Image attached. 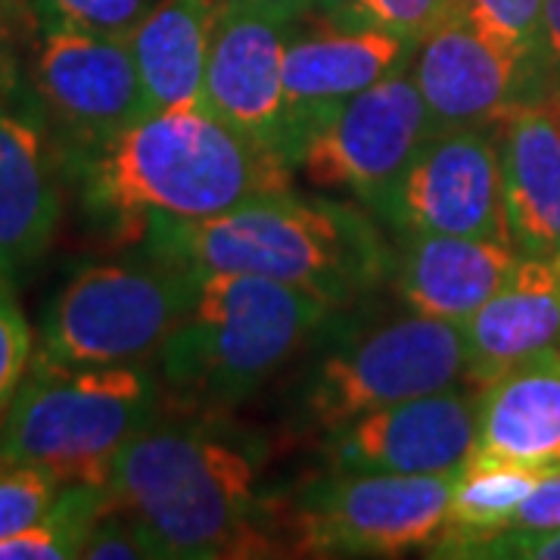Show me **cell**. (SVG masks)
Here are the masks:
<instances>
[{
  "label": "cell",
  "instance_id": "obj_15",
  "mask_svg": "<svg viewBox=\"0 0 560 560\" xmlns=\"http://www.w3.org/2000/svg\"><path fill=\"white\" fill-rule=\"evenodd\" d=\"M415 47V40L368 25H330L327 32L290 40L283 60V94L293 172L302 143L320 121L355 94L408 69Z\"/></svg>",
  "mask_w": 560,
  "mask_h": 560
},
{
  "label": "cell",
  "instance_id": "obj_2",
  "mask_svg": "<svg viewBox=\"0 0 560 560\" xmlns=\"http://www.w3.org/2000/svg\"><path fill=\"white\" fill-rule=\"evenodd\" d=\"M265 445L200 420H153L106 480L109 508L131 517L150 558L271 555L259 492Z\"/></svg>",
  "mask_w": 560,
  "mask_h": 560
},
{
  "label": "cell",
  "instance_id": "obj_19",
  "mask_svg": "<svg viewBox=\"0 0 560 560\" xmlns=\"http://www.w3.org/2000/svg\"><path fill=\"white\" fill-rule=\"evenodd\" d=\"M464 381L486 386L560 346V259H526L464 324Z\"/></svg>",
  "mask_w": 560,
  "mask_h": 560
},
{
  "label": "cell",
  "instance_id": "obj_3",
  "mask_svg": "<svg viewBox=\"0 0 560 560\" xmlns=\"http://www.w3.org/2000/svg\"><path fill=\"white\" fill-rule=\"evenodd\" d=\"M187 271L256 275L315 290L337 308L393 271L377 224L355 206L265 194L212 219L153 224L138 241Z\"/></svg>",
  "mask_w": 560,
  "mask_h": 560
},
{
  "label": "cell",
  "instance_id": "obj_18",
  "mask_svg": "<svg viewBox=\"0 0 560 560\" xmlns=\"http://www.w3.org/2000/svg\"><path fill=\"white\" fill-rule=\"evenodd\" d=\"M521 259V253L499 237L408 234L389 275H396V287L411 312L464 324L511 280Z\"/></svg>",
  "mask_w": 560,
  "mask_h": 560
},
{
  "label": "cell",
  "instance_id": "obj_21",
  "mask_svg": "<svg viewBox=\"0 0 560 560\" xmlns=\"http://www.w3.org/2000/svg\"><path fill=\"white\" fill-rule=\"evenodd\" d=\"M224 0H160L128 35L147 109L206 106V66Z\"/></svg>",
  "mask_w": 560,
  "mask_h": 560
},
{
  "label": "cell",
  "instance_id": "obj_32",
  "mask_svg": "<svg viewBox=\"0 0 560 560\" xmlns=\"http://www.w3.org/2000/svg\"><path fill=\"white\" fill-rule=\"evenodd\" d=\"M541 60L548 79L560 88V0L541 3Z\"/></svg>",
  "mask_w": 560,
  "mask_h": 560
},
{
  "label": "cell",
  "instance_id": "obj_20",
  "mask_svg": "<svg viewBox=\"0 0 560 560\" xmlns=\"http://www.w3.org/2000/svg\"><path fill=\"white\" fill-rule=\"evenodd\" d=\"M477 452L492 458L560 464V352H541L477 393Z\"/></svg>",
  "mask_w": 560,
  "mask_h": 560
},
{
  "label": "cell",
  "instance_id": "obj_16",
  "mask_svg": "<svg viewBox=\"0 0 560 560\" xmlns=\"http://www.w3.org/2000/svg\"><path fill=\"white\" fill-rule=\"evenodd\" d=\"M0 97V280L13 283L57 237L62 178L38 103L20 109Z\"/></svg>",
  "mask_w": 560,
  "mask_h": 560
},
{
  "label": "cell",
  "instance_id": "obj_12",
  "mask_svg": "<svg viewBox=\"0 0 560 560\" xmlns=\"http://www.w3.org/2000/svg\"><path fill=\"white\" fill-rule=\"evenodd\" d=\"M405 234H504V180L495 128H448L423 143L377 212Z\"/></svg>",
  "mask_w": 560,
  "mask_h": 560
},
{
  "label": "cell",
  "instance_id": "obj_10",
  "mask_svg": "<svg viewBox=\"0 0 560 560\" xmlns=\"http://www.w3.org/2000/svg\"><path fill=\"white\" fill-rule=\"evenodd\" d=\"M455 474H334L300 499L296 545L318 555L399 558L436 545Z\"/></svg>",
  "mask_w": 560,
  "mask_h": 560
},
{
  "label": "cell",
  "instance_id": "obj_7",
  "mask_svg": "<svg viewBox=\"0 0 560 560\" xmlns=\"http://www.w3.org/2000/svg\"><path fill=\"white\" fill-rule=\"evenodd\" d=\"M464 364V327L411 312L330 352L305 386L302 408L330 436L377 408L458 386Z\"/></svg>",
  "mask_w": 560,
  "mask_h": 560
},
{
  "label": "cell",
  "instance_id": "obj_6",
  "mask_svg": "<svg viewBox=\"0 0 560 560\" xmlns=\"http://www.w3.org/2000/svg\"><path fill=\"white\" fill-rule=\"evenodd\" d=\"M197 296V271L138 249L81 265L40 315L35 359L103 368L160 355Z\"/></svg>",
  "mask_w": 560,
  "mask_h": 560
},
{
  "label": "cell",
  "instance_id": "obj_14",
  "mask_svg": "<svg viewBox=\"0 0 560 560\" xmlns=\"http://www.w3.org/2000/svg\"><path fill=\"white\" fill-rule=\"evenodd\" d=\"M293 22L241 0L221 3L202 103L241 135L290 162L283 60Z\"/></svg>",
  "mask_w": 560,
  "mask_h": 560
},
{
  "label": "cell",
  "instance_id": "obj_34",
  "mask_svg": "<svg viewBox=\"0 0 560 560\" xmlns=\"http://www.w3.org/2000/svg\"><path fill=\"white\" fill-rule=\"evenodd\" d=\"M241 3L259 7V10L271 13V16H280V20L296 22L300 16L308 13V3H312V0H241Z\"/></svg>",
  "mask_w": 560,
  "mask_h": 560
},
{
  "label": "cell",
  "instance_id": "obj_9",
  "mask_svg": "<svg viewBox=\"0 0 560 560\" xmlns=\"http://www.w3.org/2000/svg\"><path fill=\"white\" fill-rule=\"evenodd\" d=\"M38 28L32 94L60 160L72 168L150 109L128 38L72 25Z\"/></svg>",
  "mask_w": 560,
  "mask_h": 560
},
{
  "label": "cell",
  "instance_id": "obj_8",
  "mask_svg": "<svg viewBox=\"0 0 560 560\" xmlns=\"http://www.w3.org/2000/svg\"><path fill=\"white\" fill-rule=\"evenodd\" d=\"M433 135L436 121L408 66L320 121L302 143L296 172L318 190L349 194L381 212Z\"/></svg>",
  "mask_w": 560,
  "mask_h": 560
},
{
  "label": "cell",
  "instance_id": "obj_11",
  "mask_svg": "<svg viewBox=\"0 0 560 560\" xmlns=\"http://www.w3.org/2000/svg\"><path fill=\"white\" fill-rule=\"evenodd\" d=\"M411 79L436 131L495 128L517 106L545 97L551 81L539 60L489 38L458 7L415 47Z\"/></svg>",
  "mask_w": 560,
  "mask_h": 560
},
{
  "label": "cell",
  "instance_id": "obj_35",
  "mask_svg": "<svg viewBox=\"0 0 560 560\" xmlns=\"http://www.w3.org/2000/svg\"><path fill=\"white\" fill-rule=\"evenodd\" d=\"M349 7H352V0H312L308 3V13H315V16L327 20L330 25H337L349 13Z\"/></svg>",
  "mask_w": 560,
  "mask_h": 560
},
{
  "label": "cell",
  "instance_id": "obj_25",
  "mask_svg": "<svg viewBox=\"0 0 560 560\" xmlns=\"http://www.w3.org/2000/svg\"><path fill=\"white\" fill-rule=\"evenodd\" d=\"M160 0H35L38 25H72L128 38Z\"/></svg>",
  "mask_w": 560,
  "mask_h": 560
},
{
  "label": "cell",
  "instance_id": "obj_27",
  "mask_svg": "<svg viewBox=\"0 0 560 560\" xmlns=\"http://www.w3.org/2000/svg\"><path fill=\"white\" fill-rule=\"evenodd\" d=\"M458 0H352L349 13L337 25H368L401 38H427L436 25L452 16Z\"/></svg>",
  "mask_w": 560,
  "mask_h": 560
},
{
  "label": "cell",
  "instance_id": "obj_28",
  "mask_svg": "<svg viewBox=\"0 0 560 560\" xmlns=\"http://www.w3.org/2000/svg\"><path fill=\"white\" fill-rule=\"evenodd\" d=\"M35 359V334L22 315L10 283L0 280V420L20 393L22 381Z\"/></svg>",
  "mask_w": 560,
  "mask_h": 560
},
{
  "label": "cell",
  "instance_id": "obj_23",
  "mask_svg": "<svg viewBox=\"0 0 560 560\" xmlns=\"http://www.w3.org/2000/svg\"><path fill=\"white\" fill-rule=\"evenodd\" d=\"M109 511L106 486L66 482L54 508L38 523L0 539V560H75L94 523Z\"/></svg>",
  "mask_w": 560,
  "mask_h": 560
},
{
  "label": "cell",
  "instance_id": "obj_1",
  "mask_svg": "<svg viewBox=\"0 0 560 560\" xmlns=\"http://www.w3.org/2000/svg\"><path fill=\"white\" fill-rule=\"evenodd\" d=\"M91 219L138 243L153 224L231 212L293 187V165L209 106L153 109L69 168Z\"/></svg>",
  "mask_w": 560,
  "mask_h": 560
},
{
  "label": "cell",
  "instance_id": "obj_22",
  "mask_svg": "<svg viewBox=\"0 0 560 560\" xmlns=\"http://www.w3.org/2000/svg\"><path fill=\"white\" fill-rule=\"evenodd\" d=\"M548 467L517 464L477 452L455 474L445 533L436 541V558H464L467 548L511 529L514 514L539 486Z\"/></svg>",
  "mask_w": 560,
  "mask_h": 560
},
{
  "label": "cell",
  "instance_id": "obj_4",
  "mask_svg": "<svg viewBox=\"0 0 560 560\" xmlns=\"http://www.w3.org/2000/svg\"><path fill=\"white\" fill-rule=\"evenodd\" d=\"M334 312V302L296 283L200 271L190 312L162 342V383L194 405H237Z\"/></svg>",
  "mask_w": 560,
  "mask_h": 560
},
{
  "label": "cell",
  "instance_id": "obj_17",
  "mask_svg": "<svg viewBox=\"0 0 560 560\" xmlns=\"http://www.w3.org/2000/svg\"><path fill=\"white\" fill-rule=\"evenodd\" d=\"M499 150L508 243L526 259H560V94L517 106Z\"/></svg>",
  "mask_w": 560,
  "mask_h": 560
},
{
  "label": "cell",
  "instance_id": "obj_33",
  "mask_svg": "<svg viewBox=\"0 0 560 560\" xmlns=\"http://www.w3.org/2000/svg\"><path fill=\"white\" fill-rule=\"evenodd\" d=\"M13 28H10V13H7V0H0V97L7 91H13Z\"/></svg>",
  "mask_w": 560,
  "mask_h": 560
},
{
  "label": "cell",
  "instance_id": "obj_5",
  "mask_svg": "<svg viewBox=\"0 0 560 560\" xmlns=\"http://www.w3.org/2000/svg\"><path fill=\"white\" fill-rule=\"evenodd\" d=\"M160 396L147 361L62 368L32 359L0 420V460L40 467L62 486H106L121 448L160 418Z\"/></svg>",
  "mask_w": 560,
  "mask_h": 560
},
{
  "label": "cell",
  "instance_id": "obj_30",
  "mask_svg": "<svg viewBox=\"0 0 560 560\" xmlns=\"http://www.w3.org/2000/svg\"><path fill=\"white\" fill-rule=\"evenodd\" d=\"M464 558L560 560V526L551 529H504L464 551Z\"/></svg>",
  "mask_w": 560,
  "mask_h": 560
},
{
  "label": "cell",
  "instance_id": "obj_26",
  "mask_svg": "<svg viewBox=\"0 0 560 560\" xmlns=\"http://www.w3.org/2000/svg\"><path fill=\"white\" fill-rule=\"evenodd\" d=\"M62 482L32 464L0 460V539L38 523L60 495Z\"/></svg>",
  "mask_w": 560,
  "mask_h": 560
},
{
  "label": "cell",
  "instance_id": "obj_13",
  "mask_svg": "<svg viewBox=\"0 0 560 560\" xmlns=\"http://www.w3.org/2000/svg\"><path fill=\"white\" fill-rule=\"evenodd\" d=\"M337 474H458L477 455V393L448 386L361 415L330 433Z\"/></svg>",
  "mask_w": 560,
  "mask_h": 560
},
{
  "label": "cell",
  "instance_id": "obj_31",
  "mask_svg": "<svg viewBox=\"0 0 560 560\" xmlns=\"http://www.w3.org/2000/svg\"><path fill=\"white\" fill-rule=\"evenodd\" d=\"M551 526H560V464L548 467V474L529 492V499L523 501L511 523V529H551Z\"/></svg>",
  "mask_w": 560,
  "mask_h": 560
},
{
  "label": "cell",
  "instance_id": "obj_36",
  "mask_svg": "<svg viewBox=\"0 0 560 560\" xmlns=\"http://www.w3.org/2000/svg\"><path fill=\"white\" fill-rule=\"evenodd\" d=\"M558 352H560V346H558Z\"/></svg>",
  "mask_w": 560,
  "mask_h": 560
},
{
  "label": "cell",
  "instance_id": "obj_29",
  "mask_svg": "<svg viewBox=\"0 0 560 560\" xmlns=\"http://www.w3.org/2000/svg\"><path fill=\"white\" fill-rule=\"evenodd\" d=\"M150 558V548L140 536L131 517L109 508L101 521L94 523L91 536L81 548V560H140Z\"/></svg>",
  "mask_w": 560,
  "mask_h": 560
},
{
  "label": "cell",
  "instance_id": "obj_24",
  "mask_svg": "<svg viewBox=\"0 0 560 560\" xmlns=\"http://www.w3.org/2000/svg\"><path fill=\"white\" fill-rule=\"evenodd\" d=\"M541 3L545 0H458V10L489 38L541 60Z\"/></svg>",
  "mask_w": 560,
  "mask_h": 560
}]
</instances>
